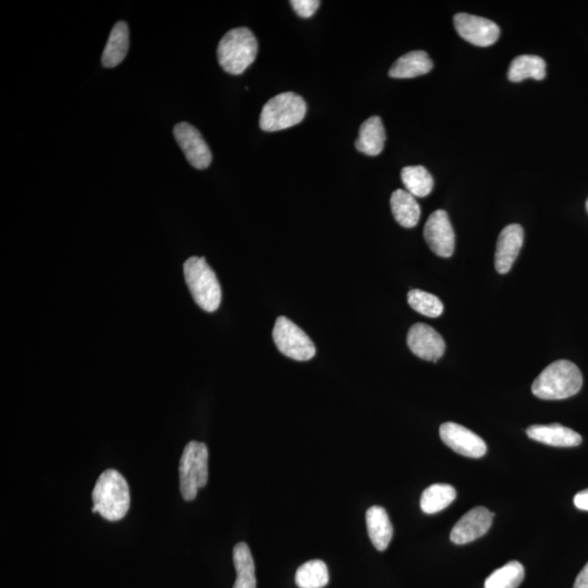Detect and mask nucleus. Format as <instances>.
Wrapping results in <instances>:
<instances>
[{"mask_svg": "<svg viewBox=\"0 0 588 588\" xmlns=\"http://www.w3.org/2000/svg\"><path fill=\"white\" fill-rule=\"evenodd\" d=\"M390 205L394 220L404 228H413L418 225L421 217V208L415 197L407 190L394 191Z\"/></svg>", "mask_w": 588, "mask_h": 588, "instance_id": "20", "label": "nucleus"}, {"mask_svg": "<svg viewBox=\"0 0 588 588\" xmlns=\"http://www.w3.org/2000/svg\"><path fill=\"white\" fill-rule=\"evenodd\" d=\"M439 433L444 444L457 454L472 457V459H480L486 455V442L465 426L449 421V423L440 426Z\"/></svg>", "mask_w": 588, "mask_h": 588, "instance_id": "9", "label": "nucleus"}, {"mask_svg": "<svg viewBox=\"0 0 588 588\" xmlns=\"http://www.w3.org/2000/svg\"><path fill=\"white\" fill-rule=\"evenodd\" d=\"M574 588H588V562L577 575Z\"/></svg>", "mask_w": 588, "mask_h": 588, "instance_id": "30", "label": "nucleus"}, {"mask_svg": "<svg viewBox=\"0 0 588 588\" xmlns=\"http://www.w3.org/2000/svg\"><path fill=\"white\" fill-rule=\"evenodd\" d=\"M306 103L294 92L281 93L269 100L259 117V127L267 132L281 131L303 122Z\"/></svg>", "mask_w": 588, "mask_h": 588, "instance_id": "5", "label": "nucleus"}, {"mask_svg": "<svg viewBox=\"0 0 588 588\" xmlns=\"http://www.w3.org/2000/svg\"><path fill=\"white\" fill-rule=\"evenodd\" d=\"M384 142H386V131L381 118L373 116L362 123L360 133L356 140L357 150L368 156H377L383 152Z\"/></svg>", "mask_w": 588, "mask_h": 588, "instance_id": "18", "label": "nucleus"}, {"mask_svg": "<svg viewBox=\"0 0 588 588\" xmlns=\"http://www.w3.org/2000/svg\"><path fill=\"white\" fill-rule=\"evenodd\" d=\"M546 77V62L534 55L518 56L510 64L508 79L511 82H521L525 79L544 80Z\"/></svg>", "mask_w": 588, "mask_h": 588, "instance_id": "21", "label": "nucleus"}, {"mask_svg": "<svg viewBox=\"0 0 588 588\" xmlns=\"http://www.w3.org/2000/svg\"><path fill=\"white\" fill-rule=\"evenodd\" d=\"M174 135L185 158L196 169H206L211 165L213 156L205 140L199 130L187 122L176 124Z\"/></svg>", "mask_w": 588, "mask_h": 588, "instance_id": "11", "label": "nucleus"}, {"mask_svg": "<svg viewBox=\"0 0 588 588\" xmlns=\"http://www.w3.org/2000/svg\"><path fill=\"white\" fill-rule=\"evenodd\" d=\"M586 210H587V212H588V200H587V202H586Z\"/></svg>", "mask_w": 588, "mask_h": 588, "instance_id": "31", "label": "nucleus"}, {"mask_svg": "<svg viewBox=\"0 0 588 588\" xmlns=\"http://www.w3.org/2000/svg\"><path fill=\"white\" fill-rule=\"evenodd\" d=\"M330 582L327 565L321 560H312L302 565L295 574L300 588H324Z\"/></svg>", "mask_w": 588, "mask_h": 588, "instance_id": "25", "label": "nucleus"}, {"mask_svg": "<svg viewBox=\"0 0 588 588\" xmlns=\"http://www.w3.org/2000/svg\"><path fill=\"white\" fill-rule=\"evenodd\" d=\"M424 238L431 251L440 258H450L455 252L456 236L447 212L439 210L425 223Z\"/></svg>", "mask_w": 588, "mask_h": 588, "instance_id": "10", "label": "nucleus"}, {"mask_svg": "<svg viewBox=\"0 0 588 588\" xmlns=\"http://www.w3.org/2000/svg\"><path fill=\"white\" fill-rule=\"evenodd\" d=\"M523 580L524 566L518 561H510L487 577L485 588H518Z\"/></svg>", "mask_w": 588, "mask_h": 588, "instance_id": "26", "label": "nucleus"}, {"mask_svg": "<svg viewBox=\"0 0 588 588\" xmlns=\"http://www.w3.org/2000/svg\"><path fill=\"white\" fill-rule=\"evenodd\" d=\"M290 4L296 14L304 19L313 17L321 6L319 0H293Z\"/></svg>", "mask_w": 588, "mask_h": 588, "instance_id": "28", "label": "nucleus"}, {"mask_svg": "<svg viewBox=\"0 0 588 588\" xmlns=\"http://www.w3.org/2000/svg\"><path fill=\"white\" fill-rule=\"evenodd\" d=\"M456 497V489L448 484H434L421 493V511L426 514L439 513L450 506Z\"/></svg>", "mask_w": 588, "mask_h": 588, "instance_id": "23", "label": "nucleus"}, {"mask_svg": "<svg viewBox=\"0 0 588 588\" xmlns=\"http://www.w3.org/2000/svg\"><path fill=\"white\" fill-rule=\"evenodd\" d=\"M527 433L530 439L554 447H576L582 442L580 434L560 424L533 425Z\"/></svg>", "mask_w": 588, "mask_h": 588, "instance_id": "15", "label": "nucleus"}, {"mask_svg": "<svg viewBox=\"0 0 588 588\" xmlns=\"http://www.w3.org/2000/svg\"><path fill=\"white\" fill-rule=\"evenodd\" d=\"M583 376L574 363L556 361L546 367L535 379L532 392L543 400L568 399L580 392Z\"/></svg>", "mask_w": 588, "mask_h": 588, "instance_id": "2", "label": "nucleus"}, {"mask_svg": "<svg viewBox=\"0 0 588 588\" xmlns=\"http://www.w3.org/2000/svg\"><path fill=\"white\" fill-rule=\"evenodd\" d=\"M129 50V28L126 23L121 21L114 24L109 35L105 50L102 56L103 66L114 68L121 65Z\"/></svg>", "mask_w": 588, "mask_h": 588, "instance_id": "19", "label": "nucleus"}, {"mask_svg": "<svg viewBox=\"0 0 588 588\" xmlns=\"http://www.w3.org/2000/svg\"><path fill=\"white\" fill-rule=\"evenodd\" d=\"M273 339L278 350L293 360L304 362L315 357L313 341L287 317L280 316L276 321Z\"/></svg>", "mask_w": 588, "mask_h": 588, "instance_id": "7", "label": "nucleus"}, {"mask_svg": "<svg viewBox=\"0 0 588 588\" xmlns=\"http://www.w3.org/2000/svg\"><path fill=\"white\" fill-rule=\"evenodd\" d=\"M454 21L457 32L461 38L475 46H492L501 36V29L492 20L470 14H457Z\"/></svg>", "mask_w": 588, "mask_h": 588, "instance_id": "8", "label": "nucleus"}, {"mask_svg": "<svg viewBox=\"0 0 588 588\" xmlns=\"http://www.w3.org/2000/svg\"><path fill=\"white\" fill-rule=\"evenodd\" d=\"M258 53V43L251 30L237 28L229 31L218 44V61L229 75H242L253 64Z\"/></svg>", "mask_w": 588, "mask_h": 588, "instance_id": "3", "label": "nucleus"}, {"mask_svg": "<svg viewBox=\"0 0 588 588\" xmlns=\"http://www.w3.org/2000/svg\"><path fill=\"white\" fill-rule=\"evenodd\" d=\"M366 527L369 539L379 551L388 548L392 542L394 529L388 513L383 507L374 506L367 510Z\"/></svg>", "mask_w": 588, "mask_h": 588, "instance_id": "17", "label": "nucleus"}, {"mask_svg": "<svg viewBox=\"0 0 588 588\" xmlns=\"http://www.w3.org/2000/svg\"><path fill=\"white\" fill-rule=\"evenodd\" d=\"M233 564L237 571V580L233 588H257L254 560L251 550L246 543L234 546Z\"/></svg>", "mask_w": 588, "mask_h": 588, "instance_id": "22", "label": "nucleus"}, {"mask_svg": "<svg viewBox=\"0 0 588 588\" xmlns=\"http://www.w3.org/2000/svg\"><path fill=\"white\" fill-rule=\"evenodd\" d=\"M184 273L195 303L210 313L217 311L222 303L221 284L206 259L190 258L184 265Z\"/></svg>", "mask_w": 588, "mask_h": 588, "instance_id": "4", "label": "nucleus"}, {"mask_svg": "<svg viewBox=\"0 0 588 588\" xmlns=\"http://www.w3.org/2000/svg\"><path fill=\"white\" fill-rule=\"evenodd\" d=\"M433 67V61L426 51H410L394 62L390 68L389 76L394 79H412L429 74Z\"/></svg>", "mask_w": 588, "mask_h": 588, "instance_id": "16", "label": "nucleus"}, {"mask_svg": "<svg viewBox=\"0 0 588 588\" xmlns=\"http://www.w3.org/2000/svg\"><path fill=\"white\" fill-rule=\"evenodd\" d=\"M402 179L407 191L414 197H425L434 189L433 176L423 166H409L402 171Z\"/></svg>", "mask_w": 588, "mask_h": 588, "instance_id": "24", "label": "nucleus"}, {"mask_svg": "<svg viewBox=\"0 0 588 588\" xmlns=\"http://www.w3.org/2000/svg\"><path fill=\"white\" fill-rule=\"evenodd\" d=\"M493 513L485 507H476L457 522L451 530L450 539L456 545H466L483 538L491 529Z\"/></svg>", "mask_w": 588, "mask_h": 588, "instance_id": "12", "label": "nucleus"}, {"mask_svg": "<svg viewBox=\"0 0 588 588\" xmlns=\"http://www.w3.org/2000/svg\"><path fill=\"white\" fill-rule=\"evenodd\" d=\"M93 513H100L108 521H121L130 508L129 486L121 473L114 470L103 472L92 493Z\"/></svg>", "mask_w": 588, "mask_h": 588, "instance_id": "1", "label": "nucleus"}, {"mask_svg": "<svg viewBox=\"0 0 588 588\" xmlns=\"http://www.w3.org/2000/svg\"><path fill=\"white\" fill-rule=\"evenodd\" d=\"M408 346L413 355L431 362L439 361L446 350L444 338L426 324H415L410 328Z\"/></svg>", "mask_w": 588, "mask_h": 588, "instance_id": "13", "label": "nucleus"}, {"mask_svg": "<svg viewBox=\"0 0 588 588\" xmlns=\"http://www.w3.org/2000/svg\"><path fill=\"white\" fill-rule=\"evenodd\" d=\"M180 492L185 501H194L199 489L208 481V449L203 442L191 441L182 454L180 466Z\"/></svg>", "mask_w": 588, "mask_h": 588, "instance_id": "6", "label": "nucleus"}, {"mask_svg": "<svg viewBox=\"0 0 588 588\" xmlns=\"http://www.w3.org/2000/svg\"><path fill=\"white\" fill-rule=\"evenodd\" d=\"M574 504L577 509L583 510V511H588V489L576 493Z\"/></svg>", "mask_w": 588, "mask_h": 588, "instance_id": "29", "label": "nucleus"}, {"mask_svg": "<svg viewBox=\"0 0 588 588\" xmlns=\"http://www.w3.org/2000/svg\"><path fill=\"white\" fill-rule=\"evenodd\" d=\"M524 241L523 228L517 223L503 229L498 238L495 267L499 274H507L521 251Z\"/></svg>", "mask_w": 588, "mask_h": 588, "instance_id": "14", "label": "nucleus"}, {"mask_svg": "<svg viewBox=\"0 0 588 588\" xmlns=\"http://www.w3.org/2000/svg\"><path fill=\"white\" fill-rule=\"evenodd\" d=\"M408 302L418 313L436 319L444 313V304L436 295L425 293L419 289L411 290L408 294Z\"/></svg>", "mask_w": 588, "mask_h": 588, "instance_id": "27", "label": "nucleus"}]
</instances>
